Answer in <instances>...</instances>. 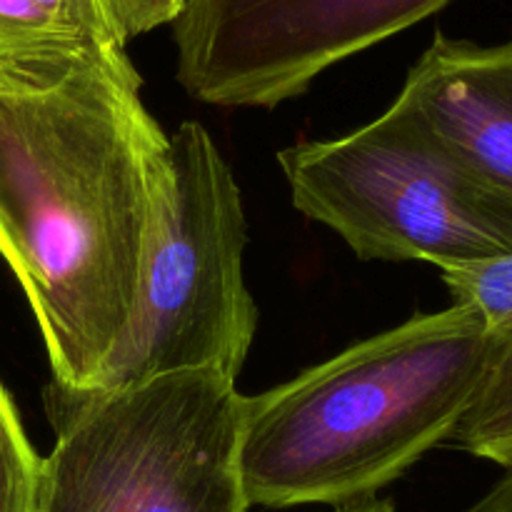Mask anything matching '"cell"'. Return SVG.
<instances>
[{"instance_id":"10","label":"cell","mask_w":512,"mask_h":512,"mask_svg":"<svg viewBox=\"0 0 512 512\" xmlns=\"http://www.w3.org/2000/svg\"><path fill=\"white\" fill-rule=\"evenodd\" d=\"M440 273L453 295V305L473 310L493 333H512V250Z\"/></svg>"},{"instance_id":"14","label":"cell","mask_w":512,"mask_h":512,"mask_svg":"<svg viewBox=\"0 0 512 512\" xmlns=\"http://www.w3.org/2000/svg\"><path fill=\"white\" fill-rule=\"evenodd\" d=\"M338 512H395V508L388 503V500L365 498V500H358V503L343 505Z\"/></svg>"},{"instance_id":"13","label":"cell","mask_w":512,"mask_h":512,"mask_svg":"<svg viewBox=\"0 0 512 512\" xmlns=\"http://www.w3.org/2000/svg\"><path fill=\"white\" fill-rule=\"evenodd\" d=\"M465 512H512V470H508V475L490 493H485Z\"/></svg>"},{"instance_id":"8","label":"cell","mask_w":512,"mask_h":512,"mask_svg":"<svg viewBox=\"0 0 512 512\" xmlns=\"http://www.w3.org/2000/svg\"><path fill=\"white\" fill-rule=\"evenodd\" d=\"M125 48L105 0H0V48Z\"/></svg>"},{"instance_id":"1","label":"cell","mask_w":512,"mask_h":512,"mask_svg":"<svg viewBox=\"0 0 512 512\" xmlns=\"http://www.w3.org/2000/svg\"><path fill=\"white\" fill-rule=\"evenodd\" d=\"M125 48H0V255L28 298L48 393H90L128 325L168 135Z\"/></svg>"},{"instance_id":"5","label":"cell","mask_w":512,"mask_h":512,"mask_svg":"<svg viewBox=\"0 0 512 512\" xmlns=\"http://www.w3.org/2000/svg\"><path fill=\"white\" fill-rule=\"evenodd\" d=\"M293 205L358 258L440 270L512 250V205L390 105L348 135L278 153Z\"/></svg>"},{"instance_id":"12","label":"cell","mask_w":512,"mask_h":512,"mask_svg":"<svg viewBox=\"0 0 512 512\" xmlns=\"http://www.w3.org/2000/svg\"><path fill=\"white\" fill-rule=\"evenodd\" d=\"M105 8L120 40L128 43L130 38L150 33L160 25L175 23L183 13L185 0H105Z\"/></svg>"},{"instance_id":"9","label":"cell","mask_w":512,"mask_h":512,"mask_svg":"<svg viewBox=\"0 0 512 512\" xmlns=\"http://www.w3.org/2000/svg\"><path fill=\"white\" fill-rule=\"evenodd\" d=\"M448 445L512 470V333L500 343L478 395Z\"/></svg>"},{"instance_id":"6","label":"cell","mask_w":512,"mask_h":512,"mask_svg":"<svg viewBox=\"0 0 512 512\" xmlns=\"http://www.w3.org/2000/svg\"><path fill=\"white\" fill-rule=\"evenodd\" d=\"M453 0H185L175 78L218 108H275L333 65L413 28Z\"/></svg>"},{"instance_id":"11","label":"cell","mask_w":512,"mask_h":512,"mask_svg":"<svg viewBox=\"0 0 512 512\" xmlns=\"http://www.w3.org/2000/svg\"><path fill=\"white\" fill-rule=\"evenodd\" d=\"M40 455L30 445L13 398L0 383V512H33Z\"/></svg>"},{"instance_id":"2","label":"cell","mask_w":512,"mask_h":512,"mask_svg":"<svg viewBox=\"0 0 512 512\" xmlns=\"http://www.w3.org/2000/svg\"><path fill=\"white\" fill-rule=\"evenodd\" d=\"M505 335L468 308L413 315L260 395H245L240 475L260 508L370 498L448 443Z\"/></svg>"},{"instance_id":"7","label":"cell","mask_w":512,"mask_h":512,"mask_svg":"<svg viewBox=\"0 0 512 512\" xmlns=\"http://www.w3.org/2000/svg\"><path fill=\"white\" fill-rule=\"evenodd\" d=\"M395 105L465 173L512 205V40L478 45L438 33Z\"/></svg>"},{"instance_id":"3","label":"cell","mask_w":512,"mask_h":512,"mask_svg":"<svg viewBox=\"0 0 512 512\" xmlns=\"http://www.w3.org/2000/svg\"><path fill=\"white\" fill-rule=\"evenodd\" d=\"M45 403L58 438L40 458L33 512H248L245 395L220 370Z\"/></svg>"},{"instance_id":"4","label":"cell","mask_w":512,"mask_h":512,"mask_svg":"<svg viewBox=\"0 0 512 512\" xmlns=\"http://www.w3.org/2000/svg\"><path fill=\"white\" fill-rule=\"evenodd\" d=\"M240 188L200 123L168 135L133 313L93 390L213 368L238 378L258 330ZM90 390V393H93Z\"/></svg>"}]
</instances>
